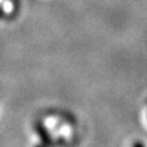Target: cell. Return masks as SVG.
Listing matches in <instances>:
<instances>
[{
	"label": "cell",
	"mask_w": 147,
	"mask_h": 147,
	"mask_svg": "<svg viewBox=\"0 0 147 147\" xmlns=\"http://www.w3.org/2000/svg\"><path fill=\"white\" fill-rule=\"evenodd\" d=\"M132 147H145V145L142 144V142H140V141H137V142H135L134 145H132Z\"/></svg>",
	"instance_id": "obj_1"
}]
</instances>
